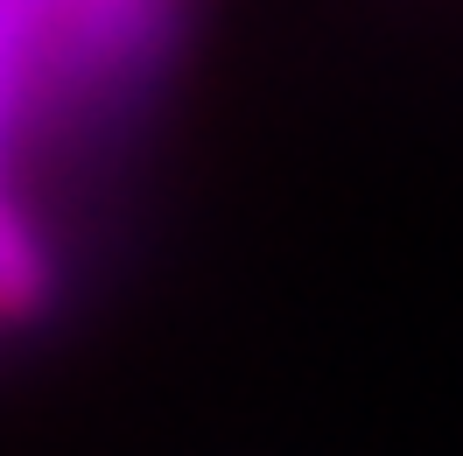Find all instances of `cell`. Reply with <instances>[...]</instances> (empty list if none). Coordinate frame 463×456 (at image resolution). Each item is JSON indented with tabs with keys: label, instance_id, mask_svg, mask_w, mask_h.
Instances as JSON below:
<instances>
[{
	"label": "cell",
	"instance_id": "6da1fadb",
	"mask_svg": "<svg viewBox=\"0 0 463 456\" xmlns=\"http://www.w3.org/2000/svg\"><path fill=\"white\" fill-rule=\"evenodd\" d=\"M71 232L29 176H0V344L43 337L71 302Z\"/></svg>",
	"mask_w": 463,
	"mask_h": 456
}]
</instances>
